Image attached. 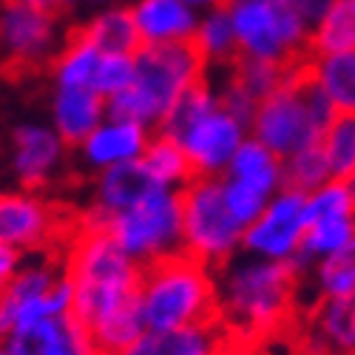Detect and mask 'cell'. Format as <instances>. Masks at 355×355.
Returning <instances> with one entry per match:
<instances>
[{"mask_svg": "<svg viewBox=\"0 0 355 355\" xmlns=\"http://www.w3.org/2000/svg\"><path fill=\"white\" fill-rule=\"evenodd\" d=\"M302 279L290 261L233 256L216 270V318L242 344L279 338L299 310Z\"/></svg>", "mask_w": 355, "mask_h": 355, "instance_id": "cell-1", "label": "cell"}, {"mask_svg": "<svg viewBox=\"0 0 355 355\" xmlns=\"http://www.w3.org/2000/svg\"><path fill=\"white\" fill-rule=\"evenodd\" d=\"M74 282V315L94 333L114 315L139 307L142 264H137L103 227L74 222L60 253Z\"/></svg>", "mask_w": 355, "mask_h": 355, "instance_id": "cell-2", "label": "cell"}, {"mask_svg": "<svg viewBox=\"0 0 355 355\" xmlns=\"http://www.w3.org/2000/svg\"><path fill=\"white\" fill-rule=\"evenodd\" d=\"M157 134L182 148L193 176H225L230 157L250 131L222 108L214 80L205 74L171 105L157 125Z\"/></svg>", "mask_w": 355, "mask_h": 355, "instance_id": "cell-3", "label": "cell"}, {"mask_svg": "<svg viewBox=\"0 0 355 355\" xmlns=\"http://www.w3.org/2000/svg\"><path fill=\"white\" fill-rule=\"evenodd\" d=\"M205 74L208 66L191 40L142 46L134 54V83L123 94L105 100V111L116 120H131L157 131L171 105Z\"/></svg>", "mask_w": 355, "mask_h": 355, "instance_id": "cell-4", "label": "cell"}, {"mask_svg": "<svg viewBox=\"0 0 355 355\" xmlns=\"http://www.w3.org/2000/svg\"><path fill=\"white\" fill-rule=\"evenodd\" d=\"M137 302L145 330L216 321V270L180 250L142 268Z\"/></svg>", "mask_w": 355, "mask_h": 355, "instance_id": "cell-5", "label": "cell"}, {"mask_svg": "<svg viewBox=\"0 0 355 355\" xmlns=\"http://www.w3.org/2000/svg\"><path fill=\"white\" fill-rule=\"evenodd\" d=\"M336 105L324 94V88L307 74L304 60L293 66L287 80L273 94L259 100L250 120V137L284 159L299 148H307L321 139L327 125L336 120Z\"/></svg>", "mask_w": 355, "mask_h": 355, "instance_id": "cell-6", "label": "cell"}, {"mask_svg": "<svg viewBox=\"0 0 355 355\" xmlns=\"http://www.w3.org/2000/svg\"><path fill=\"white\" fill-rule=\"evenodd\" d=\"M239 57L295 66L310 57V26L290 0H225Z\"/></svg>", "mask_w": 355, "mask_h": 355, "instance_id": "cell-7", "label": "cell"}, {"mask_svg": "<svg viewBox=\"0 0 355 355\" xmlns=\"http://www.w3.org/2000/svg\"><path fill=\"white\" fill-rule=\"evenodd\" d=\"M182 193V253L219 270L242 253L245 227L222 196V176H193Z\"/></svg>", "mask_w": 355, "mask_h": 355, "instance_id": "cell-8", "label": "cell"}, {"mask_svg": "<svg viewBox=\"0 0 355 355\" xmlns=\"http://www.w3.org/2000/svg\"><path fill=\"white\" fill-rule=\"evenodd\" d=\"M103 230L142 268L168 259L182 250V193L154 188L128 211L114 214Z\"/></svg>", "mask_w": 355, "mask_h": 355, "instance_id": "cell-9", "label": "cell"}, {"mask_svg": "<svg viewBox=\"0 0 355 355\" xmlns=\"http://www.w3.org/2000/svg\"><path fill=\"white\" fill-rule=\"evenodd\" d=\"M69 32L60 15L26 0H0V54L15 69L51 66Z\"/></svg>", "mask_w": 355, "mask_h": 355, "instance_id": "cell-10", "label": "cell"}, {"mask_svg": "<svg viewBox=\"0 0 355 355\" xmlns=\"http://www.w3.org/2000/svg\"><path fill=\"white\" fill-rule=\"evenodd\" d=\"M74 225L54 202L37 191L0 193V245L15 248L23 256L60 253Z\"/></svg>", "mask_w": 355, "mask_h": 355, "instance_id": "cell-11", "label": "cell"}, {"mask_svg": "<svg viewBox=\"0 0 355 355\" xmlns=\"http://www.w3.org/2000/svg\"><path fill=\"white\" fill-rule=\"evenodd\" d=\"M304 196L295 188H282L270 196L261 216L245 227L242 233V253L256 259L290 261L304 239Z\"/></svg>", "mask_w": 355, "mask_h": 355, "instance_id": "cell-12", "label": "cell"}, {"mask_svg": "<svg viewBox=\"0 0 355 355\" xmlns=\"http://www.w3.org/2000/svg\"><path fill=\"white\" fill-rule=\"evenodd\" d=\"M66 142L51 123H20L12 131V171L26 191H40L66 165Z\"/></svg>", "mask_w": 355, "mask_h": 355, "instance_id": "cell-13", "label": "cell"}, {"mask_svg": "<svg viewBox=\"0 0 355 355\" xmlns=\"http://www.w3.org/2000/svg\"><path fill=\"white\" fill-rule=\"evenodd\" d=\"M245 347L216 318L180 330H145L114 355H242Z\"/></svg>", "mask_w": 355, "mask_h": 355, "instance_id": "cell-14", "label": "cell"}, {"mask_svg": "<svg viewBox=\"0 0 355 355\" xmlns=\"http://www.w3.org/2000/svg\"><path fill=\"white\" fill-rule=\"evenodd\" d=\"M295 347L302 355H355V293L315 299Z\"/></svg>", "mask_w": 355, "mask_h": 355, "instance_id": "cell-15", "label": "cell"}, {"mask_svg": "<svg viewBox=\"0 0 355 355\" xmlns=\"http://www.w3.org/2000/svg\"><path fill=\"white\" fill-rule=\"evenodd\" d=\"M3 344L12 355H100L92 333L74 313L20 327Z\"/></svg>", "mask_w": 355, "mask_h": 355, "instance_id": "cell-16", "label": "cell"}, {"mask_svg": "<svg viewBox=\"0 0 355 355\" xmlns=\"http://www.w3.org/2000/svg\"><path fill=\"white\" fill-rule=\"evenodd\" d=\"M157 185L148 171L142 168V162H123V165H114L97 173V182H94V196H92V208L83 214L85 225H94L103 227L114 214H123L128 211L131 205H137L142 196H148Z\"/></svg>", "mask_w": 355, "mask_h": 355, "instance_id": "cell-17", "label": "cell"}, {"mask_svg": "<svg viewBox=\"0 0 355 355\" xmlns=\"http://www.w3.org/2000/svg\"><path fill=\"white\" fill-rule=\"evenodd\" d=\"M151 128H145L131 120H116V116H105V120L88 134L80 145V159L88 171H105L123 162H137L142 159V151L148 139H151Z\"/></svg>", "mask_w": 355, "mask_h": 355, "instance_id": "cell-18", "label": "cell"}, {"mask_svg": "<svg viewBox=\"0 0 355 355\" xmlns=\"http://www.w3.org/2000/svg\"><path fill=\"white\" fill-rule=\"evenodd\" d=\"M142 46L193 40L199 12L185 0H134L128 6Z\"/></svg>", "mask_w": 355, "mask_h": 355, "instance_id": "cell-19", "label": "cell"}, {"mask_svg": "<svg viewBox=\"0 0 355 355\" xmlns=\"http://www.w3.org/2000/svg\"><path fill=\"white\" fill-rule=\"evenodd\" d=\"M108 116L105 100L92 88H54L51 94V128L69 148H77Z\"/></svg>", "mask_w": 355, "mask_h": 355, "instance_id": "cell-20", "label": "cell"}, {"mask_svg": "<svg viewBox=\"0 0 355 355\" xmlns=\"http://www.w3.org/2000/svg\"><path fill=\"white\" fill-rule=\"evenodd\" d=\"M304 69L333 100L338 114H355V49L310 54Z\"/></svg>", "mask_w": 355, "mask_h": 355, "instance_id": "cell-21", "label": "cell"}, {"mask_svg": "<svg viewBox=\"0 0 355 355\" xmlns=\"http://www.w3.org/2000/svg\"><path fill=\"white\" fill-rule=\"evenodd\" d=\"M77 32L92 40L103 54H128V57H134L142 49L137 23H134L128 6H105L92 20L77 26Z\"/></svg>", "mask_w": 355, "mask_h": 355, "instance_id": "cell-22", "label": "cell"}, {"mask_svg": "<svg viewBox=\"0 0 355 355\" xmlns=\"http://www.w3.org/2000/svg\"><path fill=\"white\" fill-rule=\"evenodd\" d=\"M352 236H355V216H330V219L307 222L302 248L290 259V268L299 273V279H304L315 268V261L341 250Z\"/></svg>", "mask_w": 355, "mask_h": 355, "instance_id": "cell-23", "label": "cell"}, {"mask_svg": "<svg viewBox=\"0 0 355 355\" xmlns=\"http://www.w3.org/2000/svg\"><path fill=\"white\" fill-rule=\"evenodd\" d=\"M225 176L230 180H242L253 188H261L264 193H276L284 188V173H282V159L270 151L268 145H261L256 137H245V142L236 148V154L227 162Z\"/></svg>", "mask_w": 355, "mask_h": 355, "instance_id": "cell-24", "label": "cell"}, {"mask_svg": "<svg viewBox=\"0 0 355 355\" xmlns=\"http://www.w3.org/2000/svg\"><path fill=\"white\" fill-rule=\"evenodd\" d=\"M191 43L208 69H227L236 57H239L233 23H230L225 6H214L208 12H199V23H196V32H193Z\"/></svg>", "mask_w": 355, "mask_h": 355, "instance_id": "cell-25", "label": "cell"}, {"mask_svg": "<svg viewBox=\"0 0 355 355\" xmlns=\"http://www.w3.org/2000/svg\"><path fill=\"white\" fill-rule=\"evenodd\" d=\"M100 57H103V51L88 37H83L77 28H71L63 49L57 51V57L51 60L54 88H88Z\"/></svg>", "mask_w": 355, "mask_h": 355, "instance_id": "cell-26", "label": "cell"}, {"mask_svg": "<svg viewBox=\"0 0 355 355\" xmlns=\"http://www.w3.org/2000/svg\"><path fill=\"white\" fill-rule=\"evenodd\" d=\"M139 162L148 171V176L162 188L182 191L193 180V168H191L185 151L173 139H168L162 134H151Z\"/></svg>", "mask_w": 355, "mask_h": 355, "instance_id": "cell-27", "label": "cell"}, {"mask_svg": "<svg viewBox=\"0 0 355 355\" xmlns=\"http://www.w3.org/2000/svg\"><path fill=\"white\" fill-rule=\"evenodd\" d=\"M307 282L313 302L330 299V295H349L355 293V236L336 253L315 261V268L302 279Z\"/></svg>", "mask_w": 355, "mask_h": 355, "instance_id": "cell-28", "label": "cell"}, {"mask_svg": "<svg viewBox=\"0 0 355 355\" xmlns=\"http://www.w3.org/2000/svg\"><path fill=\"white\" fill-rule=\"evenodd\" d=\"M344 49H355V0H336L310 28V54H333Z\"/></svg>", "mask_w": 355, "mask_h": 355, "instance_id": "cell-29", "label": "cell"}, {"mask_svg": "<svg viewBox=\"0 0 355 355\" xmlns=\"http://www.w3.org/2000/svg\"><path fill=\"white\" fill-rule=\"evenodd\" d=\"M321 151L327 157L330 176L341 182L355 180V114H336V120L321 134Z\"/></svg>", "mask_w": 355, "mask_h": 355, "instance_id": "cell-30", "label": "cell"}, {"mask_svg": "<svg viewBox=\"0 0 355 355\" xmlns=\"http://www.w3.org/2000/svg\"><path fill=\"white\" fill-rule=\"evenodd\" d=\"M282 173H284V188H295L302 193L315 191L318 185L330 182V165L321 151V142H313L307 148H299L295 154L282 159Z\"/></svg>", "mask_w": 355, "mask_h": 355, "instance_id": "cell-31", "label": "cell"}, {"mask_svg": "<svg viewBox=\"0 0 355 355\" xmlns=\"http://www.w3.org/2000/svg\"><path fill=\"white\" fill-rule=\"evenodd\" d=\"M290 69L293 66H279V63H268V60H250V57H236V60L227 66V74L239 83L248 94H253L256 100H264L287 80Z\"/></svg>", "mask_w": 355, "mask_h": 355, "instance_id": "cell-32", "label": "cell"}, {"mask_svg": "<svg viewBox=\"0 0 355 355\" xmlns=\"http://www.w3.org/2000/svg\"><path fill=\"white\" fill-rule=\"evenodd\" d=\"M330 216H355V191L352 182L330 180L304 196V219H330Z\"/></svg>", "mask_w": 355, "mask_h": 355, "instance_id": "cell-33", "label": "cell"}, {"mask_svg": "<svg viewBox=\"0 0 355 355\" xmlns=\"http://www.w3.org/2000/svg\"><path fill=\"white\" fill-rule=\"evenodd\" d=\"M222 196H225L230 216L242 227L253 225L270 202V193H264L261 188H253L242 180H230V176H222Z\"/></svg>", "mask_w": 355, "mask_h": 355, "instance_id": "cell-34", "label": "cell"}, {"mask_svg": "<svg viewBox=\"0 0 355 355\" xmlns=\"http://www.w3.org/2000/svg\"><path fill=\"white\" fill-rule=\"evenodd\" d=\"M131 83H134V57H128V54H103L88 88H92L94 94H100L103 100H111L116 94H123Z\"/></svg>", "mask_w": 355, "mask_h": 355, "instance_id": "cell-35", "label": "cell"}, {"mask_svg": "<svg viewBox=\"0 0 355 355\" xmlns=\"http://www.w3.org/2000/svg\"><path fill=\"white\" fill-rule=\"evenodd\" d=\"M290 3H293L295 12L304 17V23L313 28L324 15H327V9L336 3V0H290Z\"/></svg>", "mask_w": 355, "mask_h": 355, "instance_id": "cell-36", "label": "cell"}, {"mask_svg": "<svg viewBox=\"0 0 355 355\" xmlns=\"http://www.w3.org/2000/svg\"><path fill=\"white\" fill-rule=\"evenodd\" d=\"M20 264H23V253L20 250L0 245V290L12 282V276L20 270Z\"/></svg>", "mask_w": 355, "mask_h": 355, "instance_id": "cell-37", "label": "cell"}, {"mask_svg": "<svg viewBox=\"0 0 355 355\" xmlns=\"http://www.w3.org/2000/svg\"><path fill=\"white\" fill-rule=\"evenodd\" d=\"M242 355H302L295 344H282V338H268V341H256L250 349L245 347Z\"/></svg>", "mask_w": 355, "mask_h": 355, "instance_id": "cell-38", "label": "cell"}, {"mask_svg": "<svg viewBox=\"0 0 355 355\" xmlns=\"http://www.w3.org/2000/svg\"><path fill=\"white\" fill-rule=\"evenodd\" d=\"M26 3H32L37 9H46V12H54V15H63L71 6H77L80 0H26Z\"/></svg>", "mask_w": 355, "mask_h": 355, "instance_id": "cell-39", "label": "cell"}, {"mask_svg": "<svg viewBox=\"0 0 355 355\" xmlns=\"http://www.w3.org/2000/svg\"><path fill=\"white\" fill-rule=\"evenodd\" d=\"M188 6H193L196 12H208L214 6H225V0H185Z\"/></svg>", "mask_w": 355, "mask_h": 355, "instance_id": "cell-40", "label": "cell"}, {"mask_svg": "<svg viewBox=\"0 0 355 355\" xmlns=\"http://www.w3.org/2000/svg\"><path fill=\"white\" fill-rule=\"evenodd\" d=\"M85 6H97V9H105V6H120V0H80Z\"/></svg>", "mask_w": 355, "mask_h": 355, "instance_id": "cell-41", "label": "cell"}, {"mask_svg": "<svg viewBox=\"0 0 355 355\" xmlns=\"http://www.w3.org/2000/svg\"><path fill=\"white\" fill-rule=\"evenodd\" d=\"M0 355H12V352H9V347H6V344H0Z\"/></svg>", "mask_w": 355, "mask_h": 355, "instance_id": "cell-42", "label": "cell"}, {"mask_svg": "<svg viewBox=\"0 0 355 355\" xmlns=\"http://www.w3.org/2000/svg\"><path fill=\"white\" fill-rule=\"evenodd\" d=\"M352 188H355V180H352Z\"/></svg>", "mask_w": 355, "mask_h": 355, "instance_id": "cell-43", "label": "cell"}, {"mask_svg": "<svg viewBox=\"0 0 355 355\" xmlns=\"http://www.w3.org/2000/svg\"><path fill=\"white\" fill-rule=\"evenodd\" d=\"M352 191H355V188H352Z\"/></svg>", "mask_w": 355, "mask_h": 355, "instance_id": "cell-44", "label": "cell"}]
</instances>
